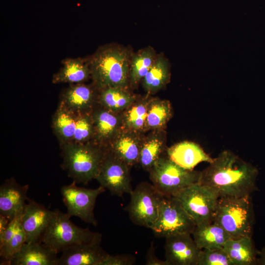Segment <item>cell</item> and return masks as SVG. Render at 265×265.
<instances>
[{"mask_svg":"<svg viewBox=\"0 0 265 265\" xmlns=\"http://www.w3.org/2000/svg\"><path fill=\"white\" fill-rule=\"evenodd\" d=\"M130 168L106 149L95 180L113 195L122 197L125 193L130 194L133 189Z\"/></svg>","mask_w":265,"mask_h":265,"instance_id":"obj_11","label":"cell"},{"mask_svg":"<svg viewBox=\"0 0 265 265\" xmlns=\"http://www.w3.org/2000/svg\"><path fill=\"white\" fill-rule=\"evenodd\" d=\"M94 127V143L106 148L122 128L121 114L98 104L91 112Z\"/></svg>","mask_w":265,"mask_h":265,"instance_id":"obj_15","label":"cell"},{"mask_svg":"<svg viewBox=\"0 0 265 265\" xmlns=\"http://www.w3.org/2000/svg\"><path fill=\"white\" fill-rule=\"evenodd\" d=\"M76 114L60 103L53 115L52 128L60 146L73 140L76 127Z\"/></svg>","mask_w":265,"mask_h":265,"instance_id":"obj_26","label":"cell"},{"mask_svg":"<svg viewBox=\"0 0 265 265\" xmlns=\"http://www.w3.org/2000/svg\"><path fill=\"white\" fill-rule=\"evenodd\" d=\"M135 261V259L132 255L108 254L101 265H132Z\"/></svg>","mask_w":265,"mask_h":265,"instance_id":"obj_35","label":"cell"},{"mask_svg":"<svg viewBox=\"0 0 265 265\" xmlns=\"http://www.w3.org/2000/svg\"><path fill=\"white\" fill-rule=\"evenodd\" d=\"M258 174L255 166L225 150L200 172L199 182L213 189L219 198L241 197L256 190Z\"/></svg>","mask_w":265,"mask_h":265,"instance_id":"obj_1","label":"cell"},{"mask_svg":"<svg viewBox=\"0 0 265 265\" xmlns=\"http://www.w3.org/2000/svg\"><path fill=\"white\" fill-rule=\"evenodd\" d=\"M213 222L221 226L231 238L252 237L255 215L251 195L220 197Z\"/></svg>","mask_w":265,"mask_h":265,"instance_id":"obj_4","label":"cell"},{"mask_svg":"<svg viewBox=\"0 0 265 265\" xmlns=\"http://www.w3.org/2000/svg\"><path fill=\"white\" fill-rule=\"evenodd\" d=\"M10 221V220L6 216L0 214V235L6 230Z\"/></svg>","mask_w":265,"mask_h":265,"instance_id":"obj_37","label":"cell"},{"mask_svg":"<svg viewBox=\"0 0 265 265\" xmlns=\"http://www.w3.org/2000/svg\"><path fill=\"white\" fill-rule=\"evenodd\" d=\"M93 136L91 113L76 114L75 131L72 143L83 144L92 142Z\"/></svg>","mask_w":265,"mask_h":265,"instance_id":"obj_31","label":"cell"},{"mask_svg":"<svg viewBox=\"0 0 265 265\" xmlns=\"http://www.w3.org/2000/svg\"><path fill=\"white\" fill-rule=\"evenodd\" d=\"M167 156L176 164L187 170H193L201 162L210 163L213 160L199 145L188 141L178 143L169 148Z\"/></svg>","mask_w":265,"mask_h":265,"instance_id":"obj_20","label":"cell"},{"mask_svg":"<svg viewBox=\"0 0 265 265\" xmlns=\"http://www.w3.org/2000/svg\"><path fill=\"white\" fill-rule=\"evenodd\" d=\"M23 210L20 212L15 217L10 221L6 230L3 233L0 235V247L3 246L8 242L19 230L21 225V217Z\"/></svg>","mask_w":265,"mask_h":265,"instance_id":"obj_34","label":"cell"},{"mask_svg":"<svg viewBox=\"0 0 265 265\" xmlns=\"http://www.w3.org/2000/svg\"><path fill=\"white\" fill-rule=\"evenodd\" d=\"M62 167L77 184L86 185L95 179L106 153V148L92 142L69 143L60 146Z\"/></svg>","mask_w":265,"mask_h":265,"instance_id":"obj_3","label":"cell"},{"mask_svg":"<svg viewBox=\"0 0 265 265\" xmlns=\"http://www.w3.org/2000/svg\"><path fill=\"white\" fill-rule=\"evenodd\" d=\"M191 235L200 249L223 248L231 238L221 226L213 221L196 225Z\"/></svg>","mask_w":265,"mask_h":265,"instance_id":"obj_23","label":"cell"},{"mask_svg":"<svg viewBox=\"0 0 265 265\" xmlns=\"http://www.w3.org/2000/svg\"><path fill=\"white\" fill-rule=\"evenodd\" d=\"M191 234L180 233L165 238V260L168 265H197L201 249Z\"/></svg>","mask_w":265,"mask_h":265,"instance_id":"obj_12","label":"cell"},{"mask_svg":"<svg viewBox=\"0 0 265 265\" xmlns=\"http://www.w3.org/2000/svg\"><path fill=\"white\" fill-rule=\"evenodd\" d=\"M223 248L234 265H257L259 251L251 237L230 238Z\"/></svg>","mask_w":265,"mask_h":265,"instance_id":"obj_22","label":"cell"},{"mask_svg":"<svg viewBox=\"0 0 265 265\" xmlns=\"http://www.w3.org/2000/svg\"><path fill=\"white\" fill-rule=\"evenodd\" d=\"M196 224L174 196H164L151 230L156 236L166 238L180 233L192 234Z\"/></svg>","mask_w":265,"mask_h":265,"instance_id":"obj_9","label":"cell"},{"mask_svg":"<svg viewBox=\"0 0 265 265\" xmlns=\"http://www.w3.org/2000/svg\"><path fill=\"white\" fill-rule=\"evenodd\" d=\"M197 265H234L223 248L201 249Z\"/></svg>","mask_w":265,"mask_h":265,"instance_id":"obj_33","label":"cell"},{"mask_svg":"<svg viewBox=\"0 0 265 265\" xmlns=\"http://www.w3.org/2000/svg\"><path fill=\"white\" fill-rule=\"evenodd\" d=\"M257 265H265V246L259 252Z\"/></svg>","mask_w":265,"mask_h":265,"instance_id":"obj_38","label":"cell"},{"mask_svg":"<svg viewBox=\"0 0 265 265\" xmlns=\"http://www.w3.org/2000/svg\"><path fill=\"white\" fill-rule=\"evenodd\" d=\"M196 225L213 221L219 195L212 188L197 182L174 196Z\"/></svg>","mask_w":265,"mask_h":265,"instance_id":"obj_7","label":"cell"},{"mask_svg":"<svg viewBox=\"0 0 265 265\" xmlns=\"http://www.w3.org/2000/svg\"><path fill=\"white\" fill-rule=\"evenodd\" d=\"M168 61L161 54L157 57L148 72L142 80V85L148 94H153L163 88L170 80Z\"/></svg>","mask_w":265,"mask_h":265,"instance_id":"obj_27","label":"cell"},{"mask_svg":"<svg viewBox=\"0 0 265 265\" xmlns=\"http://www.w3.org/2000/svg\"><path fill=\"white\" fill-rule=\"evenodd\" d=\"M165 142L163 130L152 131V133L143 138L138 161L143 169L149 171L162 155Z\"/></svg>","mask_w":265,"mask_h":265,"instance_id":"obj_24","label":"cell"},{"mask_svg":"<svg viewBox=\"0 0 265 265\" xmlns=\"http://www.w3.org/2000/svg\"><path fill=\"white\" fill-rule=\"evenodd\" d=\"M53 213L43 205L28 199L21 217L26 242H42Z\"/></svg>","mask_w":265,"mask_h":265,"instance_id":"obj_13","label":"cell"},{"mask_svg":"<svg viewBox=\"0 0 265 265\" xmlns=\"http://www.w3.org/2000/svg\"><path fill=\"white\" fill-rule=\"evenodd\" d=\"M98 96L93 84H71L62 91L59 103L75 114L91 113L98 105Z\"/></svg>","mask_w":265,"mask_h":265,"instance_id":"obj_14","label":"cell"},{"mask_svg":"<svg viewBox=\"0 0 265 265\" xmlns=\"http://www.w3.org/2000/svg\"><path fill=\"white\" fill-rule=\"evenodd\" d=\"M136 100L127 89L107 87L98 90V104L112 112L123 111Z\"/></svg>","mask_w":265,"mask_h":265,"instance_id":"obj_28","label":"cell"},{"mask_svg":"<svg viewBox=\"0 0 265 265\" xmlns=\"http://www.w3.org/2000/svg\"><path fill=\"white\" fill-rule=\"evenodd\" d=\"M102 235L75 225L67 213L59 210L53 213L42 243L57 253L80 244L101 242Z\"/></svg>","mask_w":265,"mask_h":265,"instance_id":"obj_5","label":"cell"},{"mask_svg":"<svg viewBox=\"0 0 265 265\" xmlns=\"http://www.w3.org/2000/svg\"><path fill=\"white\" fill-rule=\"evenodd\" d=\"M172 109L169 101L150 99L147 118V130H163L172 116Z\"/></svg>","mask_w":265,"mask_h":265,"instance_id":"obj_30","label":"cell"},{"mask_svg":"<svg viewBox=\"0 0 265 265\" xmlns=\"http://www.w3.org/2000/svg\"><path fill=\"white\" fill-rule=\"evenodd\" d=\"M150 99L135 100L121 114L122 128L141 134L147 129L148 107Z\"/></svg>","mask_w":265,"mask_h":265,"instance_id":"obj_25","label":"cell"},{"mask_svg":"<svg viewBox=\"0 0 265 265\" xmlns=\"http://www.w3.org/2000/svg\"><path fill=\"white\" fill-rule=\"evenodd\" d=\"M157 55L151 47L142 49L131 57L130 68V82L136 86L142 80L152 66Z\"/></svg>","mask_w":265,"mask_h":265,"instance_id":"obj_29","label":"cell"},{"mask_svg":"<svg viewBox=\"0 0 265 265\" xmlns=\"http://www.w3.org/2000/svg\"><path fill=\"white\" fill-rule=\"evenodd\" d=\"M25 242L26 235L21 225L14 236L4 245L0 247V264L10 265L13 257Z\"/></svg>","mask_w":265,"mask_h":265,"instance_id":"obj_32","label":"cell"},{"mask_svg":"<svg viewBox=\"0 0 265 265\" xmlns=\"http://www.w3.org/2000/svg\"><path fill=\"white\" fill-rule=\"evenodd\" d=\"M140 135L121 128L106 148L131 167L138 163L143 138Z\"/></svg>","mask_w":265,"mask_h":265,"instance_id":"obj_18","label":"cell"},{"mask_svg":"<svg viewBox=\"0 0 265 265\" xmlns=\"http://www.w3.org/2000/svg\"><path fill=\"white\" fill-rule=\"evenodd\" d=\"M61 63L62 67L53 76V83H84L91 79L90 69L87 58H67L62 60Z\"/></svg>","mask_w":265,"mask_h":265,"instance_id":"obj_21","label":"cell"},{"mask_svg":"<svg viewBox=\"0 0 265 265\" xmlns=\"http://www.w3.org/2000/svg\"><path fill=\"white\" fill-rule=\"evenodd\" d=\"M105 191L106 189L100 186L96 188L80 187L74 181L60 188L68 215L70 217H78L95 226L98 224L94 213L96 202L99 195Z\"/></svg>","mask_w":265,"mask_h":265,"instance_id":"obj_10","label":"cell"},{"mask_svg":"<svg viewBox=\"0 0 265 265\" xmlns=\"http://www.w3.org/2000/svg\"><path fill=\"white\" fill-rule=\"evenodd\" d=\"M101 242L71 246L61 252L57 265H101L108 254L101 246Z\"/></svg>","mask_w":265,"mask_h":265,"instance_id":"obj_16","label":"cell"},{"mask_svg":"<svg viewBox=\"0 0 265 265\" xmlns=\"http://www.w3.org/2000/svg\"><path fill=\"white\" fill-rule=\"evenodd\" d=\"M132 55L128 49L119 45L99 47L87 58L92 84L98 90L107 87L127 89Z\"/></svg>","mask_w":265,"mask_h":265,"instance_id":"obj_2","label":"cell"},{"mask_svg":"<svg viewBox=\"0 0 265 265\" xmlns=\"http://www.w3.org/2000/svg\"><path fill=\"white\" fill-rule=\"evenodd\" d=\"M57 254L42 242H25L10 265H57Z\"/></svg>","mask_w":265,"mask_h":265,"instance_id":"obj_19","label":"cell"},{"mask_svg":"<svg viewBox=\"0 0 265 265\" xmlns=\"http://www.w3.org/2000/svg\"><path fill=\"white\" fill-rule=\"evenodd\" d=\"M146 265H168L166 260L159 259L155 254V247L154 242L152 241L146 256Z\"/></svg>","mask_w":265,"mask_h":265,"instance_id":"obj_36","label":"cell"},{"mask_svg":"<svg viewBox=\"0 0 265 265\" xmlns=\"http://www.w3.org/2000/svg\"><path fill=\"white\" fill-rule=\"evenodd\" d=\"M28 188V185H21L13 177L5 180L0 186V214L11 221L23 210Z\"/></svg>","mask_w":265,"mask_h":265,"instance_id":"obj_17","label":"cell"},{"mask_svg":"<svg viewBox=\"0 0 265 265\" xmlns=\"http://www.w3.org/2000/svg\"><path fill=\"white\" fill-rule=\"evenodd\" d=\"M154 186L164 196H174L198 182L200 172L185 169L167 156L162 155L149 171Z\"/></svg>","mask_w":265,"mask_h":265,"instance_id":"obj_6","label":"cell"},{"mask_svg":"<svg viewBox=\"0 0 265 265\" xmlns=\"http://www.w3.org/2000/svg\"><path fill=\"white\" fill-rule=\"evenodd\" d=\"M130 196L126 208L130 219L135 225L152 229L164 196L152 184L146 182L138 184Z\"/></svg>","mask_w":265,"mask_h":265,"instance_id":"obj_8","label":"cell"}]
</instances>
